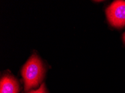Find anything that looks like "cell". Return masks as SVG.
<instances>
[{"mask_svg":"<svg viewBox=\"0 0 125 93\" xmlns=\"http://www.w3.org/2000/svg\"><path fill=\"white\" fill-rule=\"evenodd\" d=\"M29 93H47V92L46 89H45L44 84H43L37 90L33 91V92H30Z\"/></svg>","mask_w":125,"mask_h":93,"instance_id":"4","label":"cell"},{"mask_svg":"<svg viewBox=\"0 0 125 93\" xmlns=\"http://www.w3.org/2000/svg\"><path fill=\"white\" fill-rule=\"evenodd\" d=\"M44 72V68L40 59L37 55H33L21 70L25 91L36 88L43 80Z\"/></svg>","mask_w":125,"mask_h":93,"instance_id":"1","label":"cell"},{"mask_svg":"<svg viewBox=\"0 0 125 93\" xmlns=\"http://www.w3.org/2000/svg\"><path fill=\"white\" fill-rule=\"evenodd\" d=\"M106 14L109 23L117 28L125 26V1H115L106 9Z\"/></svg>","mask_w":125,"mask_h":93,"instance_id":"2","label":"cell"},{"mask_svg":"<svg viewBox=\"0 0 125 93\" xmlns=\"http://www.w3.org/2000/svg\"><path fill=\"white\" fill-rule=\"evenodd\" d=\"M19 86L16 79L10 75L2 77L0 84V93H19Z\"/></svg>","mask_w":125,"mask_h":93,"instance_id":"3","label":"cell"},{"mask_svg":"<svg viewBox=\"0 0 125 93\" xmlns=\"http://www.w3.org/2000/svg\"><path fill=\"white\" fill-rule=\"evenodd\" d=\"M123 38H124V42H125V33L124 34V36H123Z\"/></svg>","mask_w":125,"mask_h":93,"instance_id":"5","label":"cell"}]
</instances>
